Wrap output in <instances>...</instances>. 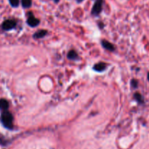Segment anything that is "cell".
I'll return each instance as SVG.
<instances>
[{
  "instance_id": "cell-16",
  "label": "cell",
  "mask_w": 149,
  "mask_h": 149,
  "mask_svg": "<svg viewBox=\"0 0 149 149\" xmlns=\"http://www.w3.org/2000/svg\"><path fill=\"white\" fill-rule=\"evenodd\" d=\"M148 80H149V72H148Z\"/></svg>"
},
{
  "instance_id": "cell-15",
  "label": "cell",
  "mask_w": 149,
  "mask_h": 149,
  "mask_svg": "<svg viewBox=\"0 0 149 149\" xmlns=\"http://www.w3.org/2000/svg\"><path fill=\"white\" fill-rule=\"evenodd\" d=\"M84 1V0H77V1L78 3H81V2H82V1Z\"/></svg>"
},
{
  "instance_id": "cell-10",
  "label": "cell",
  "mask_w": 149,
  "mask_h": 149,
  "mask_svg": "<svg viewBox=\"0 0 149 149\" xmlns=\"http://www.w3.org/2000/svg\"><path fill=\"white\" fill-rule=\"evenodd\" d=\"M21 4L23 8H29L32 4V0H21Z\"/></svg>"
},
{
  "instance_id": "cell-4",
  "label": "cell",
  "mask_w": 149,
  "mask_h": 149,
  "mask_svg": "<svg viewBox=\"0 0 149 149\" xmlns=\"http://www.w3.org/2000/svg\"><path fill=\"white\" fill-rule=\"evenodd\" d=\"M27 23L31 27H35V26H38L39 24V20L36 18L31 13H29V17L27 19Z\"/></svg>"
},
{
  "instance_id": "cell-6",
  "label": "cell",
  "mask_w": 149,
  "mask_h": 149,
  "mask_svg": "<svg viewBox=\"0 0 149 149\" xmlns=\"http://www.w3.org/2000/svg\"><path fill=\"white\" fill-rule=\"evenodd\" d=\"M9 108V103L6 99H0V110H7Z\"/></svg>"
},
{
  "instance_id": "cell-8",
  "label": "cell",
  "mask_w": 149,
  "mask_h": 149,
  "mask_svg": "<svg viewBox=\"0 0 149 149\" xmlns=\"http://www.w3.org/2000/svg\"><path fill=\"white\" fill-rule=\"evenodd\" d=\"M47 32L46 30H40V31H38L37 32L33 34V37L35 39H39V38H42L43 37H45V35L47 34Z\"/></svg>"
},
{
  "instance_id": "cell-11",
  "label": "cell",
  "mask_w": 149,
  "mask_h": 149,
  "mask_svg": "<svg viewBox=\"0 0 149 149\" xmlns=\"http://www.w3.org/2000/svg\"><path fill=\"white\" fill-rule=\"evenodd\" d=\"M9 2H10V5H11L12 7H18L20 1H19V0H9Z\"/></svg>"
},
{
  "instance_id": "cell-2",
  "label": "cell",
  "mask_w": 149,
  "mask_h": 149,
  "mask_svg": "<svg viewBox=\"0 0 149 149\" xmlns=\"http://www.w3.org/2000/svg\"><path fill=\"white\" fill-rule=\"evenodd\" d=\"M103 0H95L91 11L93 15L97 16L101 13L102 10H103Z\"/></svg>"
},
{
  "instance_id": "cell-1",
  "label": "cell",
  "mask_w": 149,
  "mask_h": 149,
  "mask_svg": "<svg viewBox=\"0 0 149 149\" xmlns=\"http://www.w3.org/2000/svg\"><path fill=\"white\" fill-rule=\"evenodd\" d=\"M1 121L4 127L7 129H13V116L9 111L5 110L1 113Z\"/></svg>"
},
{
  "instance_id": "cell-5",
  "label": "cell",
  "mask_w": 149,
  "mask_h": 149,
  "mask_svg": "<svg viewBox=\"0 0 149 149\" xmlns=\"http://www.w3.org/2000/svg\"><path fill=\"white\" fill-rule=\"evenodd\" d=\"M106 64L104 62H100V63H97L94 66L93 69H94L95 71L97 72H102V71H104L106 68Z\"/></svg>"
},
{
  "instance_id": "cell-7",
  "label": "cell",
  "mask_w": 149,
  "mask_h": 149,
  "mask_svg": "<svg viewBox=\"0 0 149 149\" xmlns=\"http://www.w3.org/2000/svg\"><path fill=\"white\" fill-rule=\"evenodd\" d=\"M102 45H103V48H106V50H109V51H112L115 49L114 47H113V45H112L111 43H110V42H108V41H106V40L102 41Z\"/></svg>"
},
{
  "instance_id": "cell-12",
  "label": "cell",
  "mask_w": 149,
  "mask_h": 149,
  "mask_svg": "<svg viewBox=\"0 0 149 149\" xmlns=\"http://www.w3.org/2000/svg\"><path fill=\"white\" fill-rule=\"evenodd\" d=\"M135 98L137 99V100H138V102H141L143 101L142 96H141V95L140 94V93H135Z\"/></svg>"
},
{
  "instance_id": "cell-9",
  "label": "cell",
  "mask_w": 149,
  "mask_h": 149,
  "mask_svg": "<svg viewBox=\"0 0 149 149\" xmlns=\"http://www.w3.org/2000/svg\"><path fill=\"white\" fill-rule=\"evenodd\" d=\"M67 57L71 60H75L77 59V57H78V55H77V52H76L75 51H71L68 52Z\"/></svg>"
},
{
  "instance_id": "cell-13",
  "label": "cell",
  "mask_w": 149,
  "mask_h": 149,
  "mask_svg": "<svg viewBox=\"0 0 149 149\" xmlns=\"http://www.w3.org/2000/svg\"><path fill=\"white\" fill-rule=\"evenodd\" d=\"M131 84H132V87L137 88L138 87V81H136L135 80H132V82H131Z\"/></svg>"
},
{
  "instance_id": "cell-14",
  "label": "cell",
  "mask_w": 149,
  "mask_h": 149,
  "mask_svg": "<svg viewBox=\"0 0 149 149\" xmlns=\"http://www.w3.org/2000/svg\"><path fill=\"white\" fill-rule=\"evenodd\" d=\"M52 1H53L55 3H58L59 2L60 0H52Z\"/></svg>"
},
{
  "instance_id": "cell-3",
  "label": "cell",
  "mask_w": 149,
  "mask_h": 149,
  "mask_svg": "<svg viewBox=\"0 0 149 149\" xmlns=\"http://www.w3.org/2000/svg\"><path fill=\"white\" fill-rule=\"evenodd\" d=\"M15 26L16 22L15 20H11V19H9V20H6L2 23V29L5 31H9L15 27Z\"/></svg>"
}]
</instances>
